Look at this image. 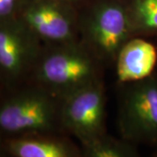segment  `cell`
Masks as SVG:
<instances>
[{"instance_id":"obj_14","label":"cell","mask_w":157,"mask_h":157,"mask_svg":"<svg viewBox=\"0 0 157 157\" xmlns=\"http://www.w3.org/2000/svg\"><path fill=\"white\" fill-rule=\"evenodd\" d=\"M67 1H70V2H72L73 4H77L79 1H81V0H67Z\"/></svg>"},{"instance_id":"obj_3","label":"cell","mask_w":157,"mask_h":157,"mask_svg":"<svg viewBox=\"0 0 157 157\" xmlns=\"http://www.w3.org/2000/svg\"><path fill=\"white\" fill-rule=\"evenodd\" d=\"M78 41L105 67L133 37L126 0H81L76 4Z\"/></svg>"},{"instance_id":"obj_1","label":"cell","mask_w":157,"mask_h":157,"mask_svg":"<svg viewBox=\"0 0 157 157\" xmlns=\"http://www.w3.org/2000/svg\"><path fill=\"white\" fill-rule=\"evenodd\" d=\"M105 67L79 41L43 44L28 82L64 100L78 90L103 80Z\"/></svg>"},{"instance_id":"obj_12","label":"cell","mask_w":157,"mask_h":157,"mask_svg":"<svg viewBox=\"0 0 157 157\" xmlns=\"http://www.w3.org/2000/svg\"><path fill=\"white\" fill-rule=\"evenodd\" d=\"M25 0H0V21L17 17Z\"/></svg>"},{"instance_id":"obj_8","label":"cell","mask_w":157,"mask_h":157,"mask_svg":"<svg viewBox=\"0 0 157 157\" xmlns=\"http://www.w3.org/2000/svg\"><path fill=\"white\" fill-rule=\"evenodd\" d=\"M6 155L12 157H80L78 147L65 133H37L5 139Z\"/></svg>"},{"instance_id":"obj_2","label":"cell","mask_w":157,"mask_h":157,"mask_svg":"<svg viewBox=\"0 0 157 157\" xmlns=\"http://www.w3.org/2000/svg\"><path fill=\"white\" fill-rule=\"evenodd\" d=\"M61 106L62 100L31 82L0 88V135L7 139L37 133H65Z\"/></svg>"},{"instance_id":"obj_7","label":"cell","mask_w":157,"mask_h":157,"mask_svg":"<svg viewBox=\"0 0 157 157\" xmlns=\"http://www.w3.org/2000/svg\"><path fill=\"white\" fill-rule=\"evenodd\" d=\"M17 17L43 44L78 41L76 4L67 0H25Z\"/></svg>"},{"instance_id":"obj_6","label":"cell","mask_w":157,"mask_h":157,"mask_svg":"<svg viewBox=\"0 0 157 157\" xmlns=\"http://www.w3.org/2000/svg\"><path fill=\"white\" fill-rule=\"evenodd\" d=\"M63 131L80 145L107 133V96L103 80L89 85L62 100Z\"/></svg>"},{"instance_id":"obj_15","label":"cell","mask_w":157,"mask_h":157,"mask_svg":"<svg viewBox=\"0 0 157 157\" xmlns=\"http://www.w3.org/2000/svg\"><path fill=\"white\" fill-rule=\"evenodd\" d=\"M154 156H156L157 157V149H156V151L154 153Z\"/></svg>"},{"instance_id":"obj_11","label":"cell","mask_w":157,"mask_h":157,"mask_svg":"<svg viewBox=\"0 0 157 157\" xmlns=\"http://www.w3.org/2000/svg\"><path fill=\"white\" fill-rule=\"evenodd\" d=\"M138 145L124 139L115 138L107 133L81 144L82 156L85 157H137Z\"/></svg>"},{"instance_id":"obj_10","label":"cell","mask_w":157,"mask_h":157,"mask_svg":"<svg viewBox=\"0 0 157 157\" xmlns=\"http://www.w3.org/2000/svg\"><path fill=\"white\" fill-rule=\"evenodd\" d=\"M133 37L157 36V0H126Z\"/></svg>"},{"instance_id":"obj_5","label":"cell","mask_w":157,"mask_h":157,"mask_svg":"<svg viewBox=\"0 0 157 157\" xmlns=\"http://www.w3.org/2000/svg\"><path fill=\"white\" fill-rule=\"evenodd\" d=\"M42 46L18 17L0 21V88L28 82Z\"/></svg>"},{"instance_id":"obj_4","label":"cell","mask_w":157,"mask_h":157,"mask_svg":"<svg viewBox=\"0 0 157 157\" xmlns=\"http://www.w3.org/2000/svg\"><path fill=\"white\" fill-rule=\"evenodd\" d=\"M119 86L118 125L121 137L157 149V73Z\"/></svg>"},{"instance_id":"obj_13","label":"cell","mask_w":157,"mask_h":157,"mask_svg":"<svg viewBox=\"0 0 157 157\" xmlns=\"http://www.w3.org/2000/svg\"><path fill=\"white\" fill-rule=\"evenodd\" d=\"M6 155V148H5V139L0 135V156Z\"/></svg>"},{"instance_id":"obj_9","label":"cell","mask_w":157,"mask_h":157,"mask_svg":"<svg viewBox=\"0 0 157 157\" xmlns=\"http://www.w3.org/2000/svg\"><path fill=\"white\" fill-rule=\"evenodd\" d=\"M113 67L118 85L136 82L155 73L157 46L143 37H132L118 52Z\"/></svg>"}]
</instances>
